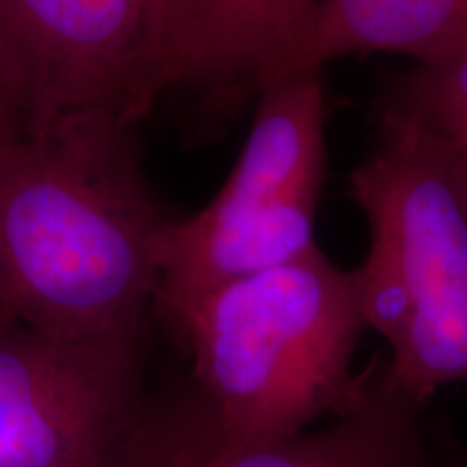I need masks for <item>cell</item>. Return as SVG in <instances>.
Instances as JSON below:
<instances>
[{"mask_svg": "<svg viewBox=\"0 0 467 467\" xmlns=\"http://www.w3.org/2000/svg\"><path fill=\"white\" fill-rule=\"evenodd\" d=\"M17 124V119L14 117V113L7 109V104L3 102V98H0V137H3L5 132L9 130V128H14Z\"/></svg>", "mask_w": 467, "mask_h": 467, "instance_id": "12", "label": "cell"}, {"mask_svg": "<svg viewBox=\"0 0 467 467\" xmlns=\"http://www.w3.org/2000/svg\"><path fill=\"white\" fill-rule=\"evenodd\" d=\"M169 329L189 350L192 392L227 433L273 440L347 405L366 323L355 271L318 249L214 290Z\"/></svg>", "mask_w": 467, "mask_h": 467, "instance_id": "2", "label": "cell"}, {"mask_svg": "<svg viewBox=\"0 0 467 467\" xmlns=\"http://www.w3.org/2000/svg\"><path fill=\"white\" fill-rule=\"evenodd\" d=\"M320 0H186L161 91H186L210 121L255 100Z\"/></svg>", "mask_w": 467, "mask_h": 467, "instance_id": "8", "label": "cell"}, {"mask_svg": "<svg viewBox=\"0 0 467 467\" xmlns=\"http://www.w3.org/2000/svg\"><path fill=\"white\" fill-rule=\"evenodd\" d=\"M375 119V148L348 180L370 230L353 271L366 329L389 344V377L424 407L467 383V206L416 128L383 109Z\"/></svg>", "mask_w": 467, "mask_h": 467, "instance_id": "3", "label": "cell"}, {"mask_svg": "<svg viewBox=\"0 0 467 467\" xmlns=\"http://www.w3.org/2000/svg\"><path fill=\"white\" fill-rule=\"evenodd\" d=\"M0 98L20 124L161 98L145 0H0Z\"/></svg>", "mask_w": 467, "mask_h": 467, "instance_id": "6", "label": "cell"}, {"mask_svg": "<svg viewBox=\"0 0 467 467\" xmlns=\"http://www.w3.org/2000/svg\"><path fill=\"white\" fill-rule=\"evenodd\" d=\"M379 109L422 134L467 206V44L435 61L413 63L388 87Z\"/></svg>", "mask_w": 467, "mask_h": 467, "instance_id": "10", "label": "cell"}, {"mask_svg": "<svg viewBox=\"0 0 467 467\" xmlns=\"http://www.w3.org/2000/svg\"><path fill=\"white\" fill-rule=\"evenodd\" d=\"M141 342L0 323V467H113L145 396Z\"/></svg>", "mask_w": 467, "mask_h": 467, "instance_id": "5", "label": "cell"}, {"mask_svg": "<svg viewBox=\"0 0 467 467\" xmlns=\"http://www.w3.org/2000/svg\"><path fill=\"white\" fill-rule=\"evenodd\" d=\"M420 413L383 359L358 375L329 424L273 440L227 433L186 385L143 396L113 467H437Z\"/></svg>", "mask_w": 467, "mask_h": 467, "instance_id": "7", "label": "cell"}, {"mask_svg": "<svg viewBox=\"0 0 467 467\" xmlns=\"http://www.w3.org/2000/svg\"><path fill=\"white\" fill-rule=\"evenodd\" d=\"M459 467H467V465H459Z\"/></svg>", "mask_w": 467, "mask_h": 467, "instance_id": "13", "label": "cell"}, {"mask_svg": "<svg viewBox=\"0 0 467 467\" xmlns=\"http://www.w3.org/2000/svg\"><path fill=\"white\" fill-rule=\"evenodd\" d=\"M186 9V0H145V11H148V26L151 50H154L156 69H159V93L162 85V72H165L169 52L173 48L175 37H178L180 25Z\"/></svg>", "mask_w": 467, "mask_h": 467, "instance_id": "11", "label": "cell"}, {"mask_svg": "<svg viewBox=\"0 0 467 467\" xmlns=\"http://www.w3.org/2000/svg\"><path fill=\"white\" fill-rule=\"evenodd\" d=\"M217 195L162 236L154 309L167 327L238 279L318 251L317 217L327 171L320 69L273 80Z\"/></svg>", "mask_w": 467, "mask_h": 467, "instance_id": "4", "label": "cell"}, {"mask_svg": "<svg viewBox=\"0 0 467 467\" xmlns=\"http://www.w3.org/2000/svg\"><path fill=\"white\" fill-rule=\"evenodd\" d=\"M463 44L467 0H320L266 85L295 72L323 69L353 52H399L426 63Z\"/></svg>", "mask_w": 467, "mask_h": 467, "instance_id": "9", "label": "cell"}, {"mask_svg": "<svg viewBox=\"0 0 467 467\" xmlns=\"http://www.w3.org/2000/svg\"><path fill=\"white\" fill-rule=\"evenodd\" d=\"M132 128L76 110L0 137V323L78 342L143 336L173 219Z\"/></svg>", "mask_w": 467, "mask_h": 467, "instance_id": "1", "label": "cell"}]
</instances>
